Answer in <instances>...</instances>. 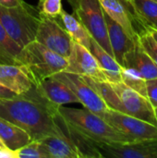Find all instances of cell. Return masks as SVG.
I'll use <instances>...</instances> for the list:
<instances>
[{
    "mask_svg": "<svg viewBox=\"0 0 157 158\" xmlns=\"http://www.w3.org/2000/svg\"><path fill=\"white\" fill-rule=\"evenodd\" d=\"M67 59L68 66L64 71L88 76L100 81H108L93 55L83 45L72 41L70 54Z\"/></svg>",
    "mask_w": 157,
    "mask_h": 158,
    "instance_id": "11",
    "label": "cell"
},
{
    "mask_svg": "<svg viewBox=\"0 0 157 158\" xmlns=\"http://www.w3.org/2000/svg\"><path fill=\"white\" fill-rule=\"evenodd\" d=\"M0 139L4 145L12 151L21 148L32 141L23 129L3 118H0Z\"/></svg>",
    "mask_w": 157,
    "mask_h": 158,
    "instance_id": "19",
    "label": "cell"
},
{
    "mask_svg": "<svg viewBox=\"0 0 157 158\" xmlns=\"http://www.w3.org/2000/svg\"><path fill=\"white\" fill-rule=\"evenodd\" d=\"M96 145L103 158H157V138Z\"/></svg>",
    "mask_w": 157,
    "mask_h": 158,
    "instance_id": "10",
    "label": "cell"
},
{
    "mask_svg": "<svg viewBox=\"0 0 157 158\" xmlns=\"http://www.w3.org/2000/svg\"><path fill=\"white\" fill-rule=\"evenodd\" d=\"M17 65H21L34 85L46 78L64 71L68 59L53 52L37 41H32L22 47L16 58Z\"/></svg>",
    "mask_w": 157,
    "mask_h": 158,
    "instance_id": "3",
    "label": "cell"
},
{
    "mask_svg": "<svg viewBox=\"0 0 157 158\" xmlns=\"http://www.w3.org/2000/svg\"><path fill=\"white\" fill-rule=\"evenodd\" d=\"M39 141L49 158H82L73 142L59 128L57 134L46 136Z\"/></svg>",
    "mask_w": 157,
    "mask_h": 158,
    "instance_id": "17",
    "label": "cell"
},
{
    "mask_svg": "<svg viewBox=\"0 0 157 158\" xmlns=\"http://www.w3.org/2000/svg\"><path fill=\"white\" fill-rule=\"evenodd\" d=\"M20 51L17 44L9 37L0 21V64H16V58Z\"/></svg>",
    "mask_w": 157,
    "mask_h": 158,
    "instance_id": "22",
    "label": "cell"
},
{
    "mask_svg": "<svg viewBox=\"0 0 157 158\" xmlns=\"http://www.w3.org/2000/svg\"><path fill=\"white\" fill-rule=\"evenodd\" d=\"M38 10L42 16L56 19L63 10L62 0H40Z\"/></svg>",
    "mask_w": 157,
    "mask_h": 158,
    "instance_id": "25",
    "label": "cell"
},
{
    "mask_svg": "<svg viewBox=\"0 0 157 158\" xmlns=\"http://www.w3.org/2000/svg\"><path fill=\"white\" fill-rule=\"evenodd\" d=\"M2 148H4V147H0V150H1V149H2Z\"/></svg>",
    "mask_w": 157,
    "mask_h": 158,
    "instance_id": "34",
    "label": "cell"
},
{
    "mask_svg": "<svg viewBox=\"0 0 157 158\" xmlns=\"http://www.w3.org/2000/svg\"><path fill=\"white\" fill-rule=\"evenodd\" d=\"M119 103V112L138 118L157 126L155 108L147 97L122 81L110 82Z\"/></svg>",
    "mask_w": 157,
    "mask_h": 158,
    "instance_id": "6",
    "label": "cell"
},
{
    "mask_svg": "<svg viewBox=\"0 0 157 158\" xmlns=\"http://www.w3.org/2000/svg\"><path fill=\"white\" fill-rule=\"evenodd\" d=\"M73 15L85 27L94 39L109 55L113 56L109 44L104 9L99 0H68Z\"/></svg>",
    "mask_w": 157,
    "mask_h": 158,
    "instance_id": "5",
    "label": "cell"
},
{
    "mask_svg": "<svg viewBox=\"0 0 157 158\" xmlns=\"http://www.w3.org/2000/svg\"><path fill=\"white\" fill-rule=\"evenodd\" d=\"M36 93L56 107L71 103H79L70 88L55 76L49 77L34 85Z\"/></svg>",
    "mask_w": 157,
    "mask_h": 158,
    "instance_id": "12",
    "label": "cell"
},
{
    "mask_svg": "<svg viewBox=\"0 0 157 158\" xmlns=\"http://www.w3.org/2000/svg\"><path fill=\"white\" fill-rule=\"evenodd\" d=\"M21 1L22 0H0V6H6V7H12L20 4Z\"/></svg>",
    "mask_w": 157,
    "mask_h": 158,
    "instance_id": "29",
    "label": "cell"
},
{
    "mask_svg": "<svg viewBox=\"0 0 157 158\" xmlns=\"http://www.w3.org/2000/svg\"><path fill=\"white\" fill-rule=\"evenodd\" d=\"M18 94H16L15 93H13L12 91H10L9 89L4 87L3 85L0 84V99H4V98H11L14 97Z\"/></svg>",
    "mask_w": 157,
    "mask_h": 158,
    "instance_id": "28",
    "label": "cell"
},
{
    "mask_svg": "<svg viewBox=\"0 0 157 158\" xmlns=\"http://www.w3.org/2000/svg\"><path fill=\"white\" fill-rule=\"evenodd\" d=\"M90 52L97 60L102 70L105 74L107 81L110 82L121 81V72L123 67L117 62V60L109 55L94 39L91 38Z\"/></svg>",
    "mask_w": 157,
    "mask_h": 158,
    "instance_id": "18",
    "label": "cell"
},
{
    "mask_svg": "<svg viewBox=\"0 0 157 158\" xmlns=\"http://www.w3.org/2000/svg\"><path fill=\"white\" fill-rule=\"evenodd\" d=\"M57 109L36 93L34 85L23 94L0 99V118L23 129L31 140L58 133Z\"/></svg>",
    "mask_w": 157,
    "mask_h": 158,
    "instance_id": "1",
    "label": "cell"
},
{
    "mask_svg": "<svg viewBox=\"0 0 157 158\" xmlns=\"http://www.w3.org/2000/svg\"><path fill=\"white\" fill-rule=\"evenodd\" d=\"M146 85V96L150 101L154 108L157 107V78L147 80Z\"/></svg>",
    "mask_w": 157,
    "mask_h": 158,
    "instance_id": "27",
    "label": "cell"
},
{
    "mask_svg": "<svg viewBox=\"0 0 157 158\" xmlns=\"http://www.w3.org/2000/svg\"><path fill=\"white\" fill-rule=\"evenodd\" d=\"M0 21L9 37L21 49L35 40L41 14L38 8L21 1L12 7L0 6Z\"/></svg>",
    "mask_w": 157,
    "mask_h": 158,
    "instance_id": "4",
    "label": "cell"
},
{
    "mask_svg": "<svg viewBox=\"0 0 157 158\" xmlns=\"http://www.w3.org/2000/svg\"><path fill=\"white\" fill-rule=\"evenodd\" d=\"M35 41L65 58L70 54L72 39L54 18L41 15Z\"/></svg>",
    "mask_w": 157,
    "mask_h": 158,
    "instance_id": "8",
    "label": "cell"
},
{
    "mask_svg": "<svg viewBox=\"0 0 157 158\" xmlns=\"http://www.w3.org/2000/svg\"><path fill=\"white\" fill-rule=\"evenodd\" d=\"M104 13L113 56L117 60V62L122 67L125 55L134 46V43L137 38L135 40L130 38L119 24H118L114 19H112L105 11Z\"/></svg>",
    "mask_w": 157,
    "mask_h": 158,
    "instance_id": "16",
    "label": "cell"
},
{
    "mask_svg": "<svg viewBox=\"0 0 157 158\" xmlns=\"http://www.w3.org/2000/svg\"><path fill=\"white\" fill-rule=\"evenodd\" d=\"M121 81L124 82L126 85L130 87L131 89L135 90L136 92L140 93L141 94L146 96V85L144 80L138 72L131 69L123 68L121 72Z\"/></svg>",
    "mask_w": 157,
    "mask_h": 158,
    "instance_id": "23",
    "label": "cell"
},
{
    "mask_svg": "<svg viewBox=\"0 0 157 158\" xmlns=\"http://www.w3.org/2000/svg\"><path fill=\"white\" fill-rule=\"evenodd\" d=\"M54 76L62 81L70 88L80 104L103 118L105 113L108 109V106L81 75L61 71Z\"/></svg>",
    "mask_w": 157,
    "mask_h": 158,
    "instance_id": "9",
    "label": "cell"
},
{
    "mask_svg": "<svg viewBox=\"0 0 157 158\" xmlns=\"http://www.w3.org/2000/svg\"><path fill=\"white\" fill-rule=\"evenodd\" d=\"M155 1H157V0H155Z\"/></svg>",
    "mask_w": 157,
    "mask_h": 158,
    "instance_id": "35",
    "label": "cell"
},
{
    "mask_svg": "<svg viewBox=\"0 0 157 158\" xmlns=\"http://www.w3.org/2000/svg\"><path fill=\"white\" fill-rule=\"evenodd\" d=\"M0 84L18 95L29 92L34 85L21 65L0 64Z\"/></svg>",
    "mask_w": 157,
    "mask_h": 158,
    "instance_id": "14",
    "label": "cell"
},
{
    "mask_svg": "<svg viewBox=\"0 0 157 158\" xmlns=\"http://www.w3.org/2000/svg\"><path fill=\"white\" fill-rule=\"evenodd\" d=\"M155 118H156V121H157V107L155 108Z\"/></svg>",
    "mask_w": 157,
    "mask_h": 158,
    "instance_id": "32",
    "label": "cell"
},
{
    "mask_svg": "<svg viewBox=\"0 0 157 158\" xmlns=\"http://www.w3.org/2000/svg\"><path fill=\"white\" fill-rule=\"evenodd\" d=\"M122 1H124V2H130V0H122Z\"/></svg>",
    "mask_w": 157,
    "mask_h": 158,
    "instance_id": "33",
    "label": "cell"
},
{
    "mask_svg": "<svg viewBox=\"0 0 157 158\" xmlns=\"http://www.w3.org/2000/svg\"><path fill=\"white\" fill-rule=\"evenodd\" d=\"M129 5L134 19L143 24L145 30H157V1L130 0Z\"/></svg>",
    "mask_w": 157,
    "mask_h": 158,
    "instance_id": "21",
    "label": "cell"
},
{
    "mask_svg": "<svg viewBox=\"0 0 157 158\" xmlns=\"http://www.w3.org/2000/svg\"><path fill=\"white\" fill-rule=\"evenodd\" d=\"M138 37L143 48L157 66V42L155 39L147 29L139 33Z\"/></svg>",
    "mask_w": 157,
    "mask_h": 158,
    "instance_id": "26",
    "label": "cell"
},
{
    "mask_svg": "<svg viewBox=\"0 0 157 158\" xmlns=\"http://www.w3.org/2000/svg\"><path fill=\"white\" fill-rule=\"evenodd\" d=\"M122 67L135 70L146 81L157 78L156 64L143 48L139 37L135 40L134 46L125 55Z\"/></svg>",
    "mask_w": 157,
    "mask_h": 158,
    "instance_id": "13",
    "label": "cell"
},
{
    "mask_svg": "<svg viewBox=\"0 0 157 158\" xmlns=\"http://www.w3.org/2000/svg\"><path fill=\"white\" fill-rule=\"evenodd\" d=\"M0 147H6V146L4 145V143H3V142L1 141V139H0Z\"/></svg>",
    "mask_w": 157,
    "mask_h": 158,
    "instance_id": "31",
    "label": "cell"
},
{
    "mask_svg": "<svg viewBox=\"0 0 157 158\" xmlns=\"http://www.w3.org/2000/svg\"><path fill=\"white\" fill-rule=\"evenodd\" d=\"M17 158H49L39 140H32L28 144L16 150Z\"/></svg>",
    "mask_w": 157,
    "mask_h": 158,
    "instance_id": "24",
    "label": "cell"
},
{
    "mask_svg": "<svg viewBox=\"0 0 157 158\" xmlns=\"http://www.w3.org/2000/svg\"><path fill=\"white\" fill-rule=\"evenodd\" d=\"M103 118L132 141L157 138V126L138 118L108 108Z\"/></svg>",
    "mask_w": 157,
    "mask_h": 158,
    "instance_id": "7",
    "label": "cell"
},
{
    "mask_svg": "<svg viewBox=\"0 0 157 158\" xmlns=\"http://www.w3.org/2000/svg\"><path fill=\"white\" fill-rule=\"evenodd\" d=\"M104 11L118 24H119L126 33L135 40L138 33L134 26V17L130 10L129 2L122 0H99Z\"/></svg>",
    "mask_w": 157,
    "mask_h": 158,
    "instance_id": "15",
    "label": "cell"
},
{
    "mask_svg": "<svg viewBox=\"0 0 157 158\" xmlns=\"http://www.w3.org/2000/svg\"><path fill=\"white\" fill-rule=\"evenodd\" d=\"M150 32H151V34L154 36V38L155 39V41L157 42V30H154V29H147Z\"/></svg>",
    "mask_w": 157,
    "mask_h": 158,
    "instance_id": "30",
    "label": "cell"
},
{
    "mask_svg": "<svg viewBox=\"0 0 157 158\" xmlns=\"http://www.w3.org/2000/svg\"><path fill=\"white\" fill-rule=\"evenodd\" d=\"M59 116L85 138L98 143H126L134 142L118 131L104 118L87 108H72L60 106Z\"/></svg>",
    "mask_w": 157,
    "mask_h": 158,
    "instance_id": "2",
    "label": "cell"
},
{
    "mask_svg": "<svg viewBox=\"0 0 157 158\" xmlns=\"http://www.w3.org/2000/svg\"><path fill=\"white\" fill-rule=\"evenodd\" d=\"M56 19L67 31L72 41L83 45L87 49H90L92 37L85 27L73 14H69L63 9Z\"/></svg>",
    "mask_w": 157,
    "mask_h": 158,
    "instance_id": "20",
    "label": "cell"
}]
</instances>
